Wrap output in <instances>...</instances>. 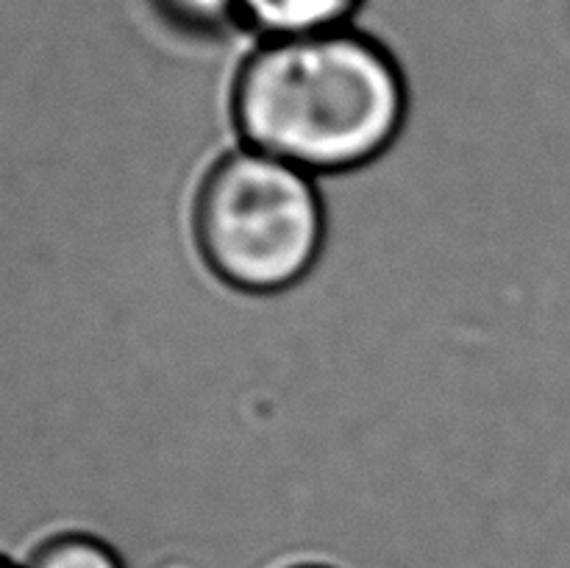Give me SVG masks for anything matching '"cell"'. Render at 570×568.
<instances>
[{
	"label": "cell",
	"instance_id": "2",
	"mask_svg": "<svg viewBox=\"0 0 570 568\" xmlns=\"http://www.w3.org/2000/svg\"><path fill=\"white\" fill-rule=\"evenodd\" d=\"M193 239L212 276L248 295H276L312 273L326 243L315 178L254 148L223 154L193 204Z\"/></svg>",
	"mask_w": 570,
	"mask_h": 568
},
{
	"label": "cell",
	"instance_id": "4",
	"mask_svg": "<svg viewBox=\"0 0 570 568\" xmlns=\"http://www.w3.org/2000/svg\"><path fill=\"white\" fill-rule=\"evenodd\" d=\"M26 568H128L115 540L89 529H61L45 535L28 551Z\"/></svg>",
	"mask_w": 570,
	"mask_h": 568
},
{
	"label": "cell",
	"instance_id": "3",
	"mask_svg": "<svg viewBox=\"0 0 570 568\" xmlns=\"http://www.w3.org/2000/svg\"><path fill=\"white\" fill-rule=\"evenodd\" d=\"M365 0H239L243 28L262 39L312 37L351 28Z\"/></svg>",
	"mask_w": 570,
	"mask_h": 568
},
{
	"label": "cell",
	"instance_id": "5",
	"mask_svg": "<svg viewBox=\"0 0 570 568\" xmlns=\"http://www.w3.org/2000/svg\"><path fill=\"white\" fill-rule=\"evenodd\" d=\"M165 22L189 37H217L228 28H243L239 0H150Z\"/></svg>",
	"mask_w": 570,
	"mask_h": 568
},
{
	"label": "cell",
	"instance_id": "6",
	"mask_svg": "<svg viewBox=\"0 0 570 568\" xmlns=\"http://www.w3.org/2000/svg\"><path fill=\"white\" fill-rule=\"evenodd\" d=\"M0 568H26L22 560H11L9 555H0Z\"/></svg>",
	"mask_w": 570,
	"mask_h": 568
},
{
	"label": "cell",
	"instance_id": "1",
	"mask_svg": "<svg viewBox=\"0 0 570 568\" xmlns=\"http://www.w3.org/2000/svg\"><path fill=\"white\" fill-rule=\"evenodd\" d=\"M406 109L395 56L354 28L262 39L232 84V120L245 148L309 176L348 173L387 154Z\"/></svg>",
	"mask_w": 570,
	"mask_h": 568
},
{
	"label": "cell",
	"instance_id": "7",
	"mask_svg": "<svg viewBox=\"0 0 570 568\" xmlns=\"http://www.w3.org/2000/svg\"><path fill=\"white\" fill-rule=\"evenodd\" d=\"M289 568H332V566H323V562H301V566H289Z\"/></svg>",
	"mask_w": 570,
	"mask_h": 568
}]
</instances>
